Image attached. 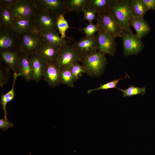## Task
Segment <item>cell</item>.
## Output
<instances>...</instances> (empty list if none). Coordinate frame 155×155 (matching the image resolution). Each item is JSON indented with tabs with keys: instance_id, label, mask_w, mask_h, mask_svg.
<instances>
[{
	"instance_id": "obj_1",
	"label": "cell",
	"mask_w": 155,
	"mask_h": 155,
	"mask_svg": "<svg viewBox=\"0 0 155 155\" xmlns=\"http://www.w3.org/2000/svg\"><path fill=\"white\" fill-rule=\"evenodd\" d=\"M130 0H112L110 11L124 31L132 32Z\"/></svg>"
},
{
	"instance_id": "obj_2",
	"label": "cell",
	"mask_w": 155,
	"mask_h": 155,
	"mask_svg": "<svg viewBox=\"0 0 155 155\" xmlns=\"http://www.w3.org/2000/svg\"><path fill=\"white\" fill-rule=\"evenodd\" d=\"M81 62L86 73L90 77H97L103 72L107 61L105 54L97 51L83 58Z\"/></svg>"
},
{
	"instance_id": "obj_3",
	"label": "cell",
	"mask_w": 155,
	"mask_h": 155,
	"mask_svg": "<svg viewBox=\"0 0 155 155\" xmlns=\"http://www.w3.org/2000/svg\"><path fill=\"white\" fill-rule=\"evenodd\" d=\"M99 28L114 38L121 37L123 30L110 11L97 13Z\"/></svg>"
},
{
	"instance_id": "obj_4",
	"label": "cell",
	"mask_w": 155,
	"mask_h": 155,
	"mask_svg": "<svg viewBox=\"0 0 155 155\" xmlns=\"http://www.w3.org/2000/svg\"><path fill=\"white\" fill-rule=\"evenodd\" d=\"M43 42L39 34L35 32H26L19 35V49L29 56L36 53Z\"/></svg>"
},
{
	"instance_id": "obj_5",
	"label": "cell",
	"mask_w": 155,
	"mask_h": 155,
	"mask_svg": "<svg viewBox=\"0 0 155 155\" xmlns=\"http://www.w3.org/2000/svg\"><path fill=\"white\" fill-rule=\"evenodd\" d=\"M57 16L49 12L37 11L33 18L34 32L38 34L49 31L57 32Z\"/></svg>"
},
{
	"instance_id": "obj_6",
	"label": "cell",
	"mask_w": 155,
	"mask_h": 155,
	"mask_svg": "<svg viewBox=\"0 0 155 155\" xmlns=\"http://www.w3.org/2000/svg\"><path fill=\"white\" fill-rule=\"evenodd\" d=\"M82 59L72 45L68 44L61 46L54 61L61 70L69 67L73 64L82 62Z\"/></svg>"
},
{
	"instance_id": "obj_7",
	"label": "cell",
	"mask_w": 155,
	"mask_h": 155,
	"mask_svg": "<svg viewBox=\"0 0 155 155\" xmlns=\"http://www.w3.org/2000/svg\"><path fill=\"white\" fill-rule=\"evenodd\" d=\"M14 17L33 18L37 12L36 0H17L10 8Z\"/></svg>"
},
{
	"instance_id": "obj_8",
	"label": "cell",
	"mask_w": 155,
	"mask_h": 155,
	"mask_svg": "<svg viewBox=\"0 0 155 155\" xmlns=\"http://www.w3.org/2000/svg\"><path fill=\"white\" fill-rule=\"evenodd\" d=\"M121 38L123 54L125 56L137 55L143 49L144 45L141 38L132 32L123 31Z\"/></svg>"
},
{
	"instance_id": "obj_9",
	"label": "cell",
	"mask_w": 155,
	"mask_h": 155,
	"mask_svg": "<svg viewBox=\"0 0 155 155\" xmlns=\"http://www.w3.org/2000/svg\"><path fill=\"white\" fill-rule=\"evenodd\" d=\"M72 46L82 59L98 50L97 35L85 36L75 42Z\"/></svg>"
},
{
	"instance_id": "obj_10",
	"label": "cell",
	"mask_w": 155,
	"mask_h": 155,
	"mask_svg": "<svg viewBox=\"0 0 155 155\" xmlns=\"http://www.w3.org/2000/svg\"><path fill=\"white\" fill-rule=\"evenodd\" d=\"M38 11L46 12L58 16L67 13L65 0H36Z\"/></svg>"
},
{
	"instance_id": "obj_11",
	"label": "cell",
	"mask_w": 155,
	"mask_h": 155,
	"mask_svg": "<svg viewBox=\"0 0 155 155\" xmlns=\"http://www.w3.org/2000/svg\"><path fill=\"white\" fill-rule=\"evenodd\" d=\"M19 35L12 28L0 27V50L19 49Z\"/></svg>"
},
{
	"instance_id": "obj_12",
	"label": "cell",
	"mask_w": 155,
	"mask_h": 155,
	"mask_svg": "<svg viewBox=\"0 0 155 155\" xmlns=\"http://www.w3.org/2000/svg\"><path fill=\"white\" fill-rule=\"evenodd\" d=\"M97 35L98 51L114 56L116 46L115 38L100 28Z\"/></svg>"
},
{
	"instance_id": "obj_13",
	"label": "cell",
	"mask_w": 155,
	"mask_h": 155,
	"mask_svg": "<svg viewBox=\"0 0 155 155\" xmlns=\"http://www.w3.org/2000/svg\"><path fill=\"white\" fill-rule=\"evenodd\" d=\"M22 52L19 49L1 50V60L11 70L18 73L19 62Z\"/></svg>"
},
{
	"instance_id": "obj_14",
	"label": "cell",
	"mask_w": 155,
	"mask_h": 155,
	"mask_svg": "<svg viewBox=\"0 0 155 155\" xmlns=\"http://www.w3.org/2000/svg\"><path fill=\"white\" fill-rule=\"evenodd\" d=\"M29 56L32 67V80L39 82L43 77L48 62L36 53Z\"/></svg>"
},
{
	"instance_id": "obj_15",
	"label": "cell",
	"mask_w": 155,
	"mask_h": 155,
	"mask_svg": "<svg viewBox=\"0 0 155 155\" xmlns=\"http://www.w3.org/2000/svg\"><path fill=\"white\" fill-rule=\"evenodd\" d=\"M61 69L54 61L48 62L43 76L44 80L52 87L61 83Z\"/></svg>"
},
{
	"instance_id": "obj_16",
	"label": "cell",
	"mask_w": 155,
	"mask_h": 155,
	"mask_svg": "<svg viewBox=\"0 0 155 155\" xmlns=\"http://www.w3.org/2000/svg\"><path fill=\"white\" fill-rule=\"evenodd\" d=\"M33 18L14 17L12 29L19 35L26 32H35Z\"/></svg>"
},
{
	"instance_id": "obj_17",
	"label": "cell",
	"mask_w": 155,
	"mask_h": 155,
	"mask_svg": "<svg viewBox=\"0 0 155 155\" xmlns=\"http://www.w3.org/2000/svg\"><path fill=\"white\" fill-rule=\"evenodd\" d=\"M61 47L43 42L36 53L47 62H53L55 60Z\"/></svg>"
},
{
	"instance_id": "obj_18",
	"label": "cell",
	"mask_w": 155,
	"mask_h": 155,
	"mask_svg": "<svg viewBox=\"0 0 155 155\" xmlns=\"http://www.w3.org/2000/svg\"><path fill=\"white\" fill-rule=\"evenodd\" d=\"M18 73L26 81L32 80V67L30 56L22 52Z\"/></svg>"
},
{
	"instance_id": "obj_19",
	"label": "cell",
	"mask_w": 155,
	"mask_h": 155,
	"mask_svg": "<svg viewBox=\"0 0 155 155\" xmlns=\"http://www.w3.org/2000/svg\"><path fill=\"white\" fill-rule=\"evenodd\" d=\"M42 41L56 46L61 47L70 42L62 38L58 32L49 31L38 34Z\"/></svg>"
},
{
	"instance_id": "obj_20",
	"label": "cell",
	"mask_w": 155,
	"mask_h": 155,
	"mask_svg": "<svg viewBox=\"0 0 155 155\" xmlns=\"http://www.w3.org/2000/svg\"><path fill=\"white\" fill-rule=\"evenodd\" d=\"M131 26L134 28L136 34L140 38L148 34L151 30L150 27L143 18L132 19Z\"/></svg>"
},
{
	"instance_id": "obj_21",
	"label": "cell",
	"mask_w": 155,
	"mask_h": 155,
	"mask_svg": "<svg viewBox=\"0 0 155 155\" xmlns=\"http://www.w3.org/2000/svg\"><path fill=\"white\" fill-rule=\"evenodd\" d=\"M13 81L11 89L5 94H2L1 96L0 102L4 112V119H7V113L6 109L7 104L12 100L14 98L15 93L14 87L17 78L20 76V74L16 72H14L13 74Z\"/></svg>"
},
{
	"instance_id": "obj_22",
	"label": "cell",
	"mask_w": 155,
	"mask_h": 155,
	"mask_svg": "<svg viewBox=\"0 0 155 155\" xmlns=\"http://www.w3.org/2000/svg\"><path fill=\"white\" fill-rule=\"evenodd\" d=\"M88 0H65V7L67 13L70 11L82 12L88 8Z\"/></svg>"
},
{
	"instance_id": "obj_23",
	"label": "cell",
	"mask_w": 155,
	"mask_h": 155,
	"mask_svg": "<svg viewBox=\"0 0 155 155\" xmlns=\"http://www.w3.org/2000/svg\"><path fill=\"white\" fill-rule=\"evenodd\" d=\"M14 19L10 9L0 7V27L12 28Z\"/></svg>"
},
{
	"instance_id": "obj_24",
	"label": "cell",
	"mask_w": 155,
	"mask_h": 155,
	"mask_svg": "<svg viewBox=\"0 0 155 155\" xmlns=\"http://www.w3.org/2000/svg\"><path fill=\"white\" fill-rule=\"evenodd\" d=\"M112 0H88V8L94 9L96 13L110 11Z\"/></svg>"
},
{
	"instance_id": "obj_25",
	"label": "cell",
	"mask_w": 155,
	"mask_h": 155,
	"mask_svg": "<svg viewBox=\"0 0 155 155\" xmlns=\"http://www.w3.org/2000/svg\"><path fill=\"white\" fill-rule=\"evenodd\" d=\"M130 7L132 19L143 18L147 11L141 0H130Z\"/></svg>"
},
{
	"instance_id": "obj_26",
	"label": "cell",
	"mask_w": 155,
	"mask_h": 155,
	"mask_svg": "<svg viewBox=\"0 0 155 155\" xmlns=\"http://www.w3.org/2000/svg\"><path fill=\"white\" fill-rule=\"evenodd\" d=\"M60 78L61 83L70 87L74 86L75 80L69 67L61 70Z\"/></svg>"
},
{
	"instance_id": "obj_27",
	"label": "cell",
	"mask_w": 155,
	"mask_h": 155,
	"mask_svg": "<svg viewBox=\"0 0 155 155\" xmlns=\"http://www.w3.org/2000/svg\"><path fill=\"white\" fill-rule=\"evenodd\" d=\"M64 14H61L57 16L56 26L61 38L65 39L66 37V32L70 27L65 18Z\"/></svg>"
},
{
	"instance_id": "obj_28",
	"label": "cell",
	"mask_w": 155,
	"mask_h": 155,
	"mask_svg": "<svg viewBox=\"0 0 155 155\" xmlns=\"http://www.w3.org/2000/svg\"><path fill=\"white\" fill-rule=\"evenodd\" d=\"M123 93V97L131 96L138 94L144 95L146 92L145 87H138L132 85L125 90H122L117 88Z\"/></svg>"
},
{
	"instance_id": "obj_29",
	"label": "cell",
	"mask_w": 155,
	"mask_h": 155,
	"mask_svg": "<svg viewBox=\"0 0 155 155\" xmlns=\"http://www.w3.org/2000/svg\"><path fill=\"white\" fill-rule=\"evenodd\" d=\"M126 76L124 78H119L118 79L114 80L111 82L103 84H100L98 87L95 88L90 89L87 91L88 94H90L96 91L102 90H107L114 88H116V86L119 82V81L122 80L124 79L127 76Z\"/></svg>"
},
{
	"instance_id": "obj_30",
	"label": "cell",
	"mask_w": 155,
	"mask_h": 155,
	"mask_svg": "<svg viewBox=\"0 0 155 155\" xmlns=\"http://www.w3.org/2000/svg\"><path fill=\"white\" fill-rule=\"evenodd\" d=\"M69 68L75 81L78 80L84 73H86L84 66L78 63L72 64Z\"/></svg>"
},
{
	"instance_id": "obj_31",
	"label": "cell",
	"mask_w": 155,
	"mask_h": 155,
	"mask_svg": "<svg viewBox=\"0 0 155 155\" xmlns=\"http://www.w3.org/2000/svg\"><path fill=\"white\" fill-rule=\"evenodd\" d=\"M11 71L6 65L0 66V86L1 88L8 82L10 77Z\"/></svg>"
},
{
	"instance_id": "obj_32",
	"label": "cell",
	"mask_w": 155,
	"mask_h": 155,
	"mask_svg": "<svg viewBox=\"0 0 155 155\" xmlns=\"http://www.w3.org/2000/svg\"><path fill=\"white\" fill-rule=\"evenodd\" d=\"M99 29V27L98 23L95 24L92 22H90L86 27L81 28V30L83 31L86 36L91 37L95 35V33L98 32Z\"/></svg>"
},
{
	"instance_id": "obj_33",
	"label": "cell",
	"mask_w": 155,
	"mask_h": 155,
	"mask_svg": "<svg viewBox=\"0 0 155 155\" xmlns=\"http://www.w3.org/2000/svg\"><path fill=\"white\" fill-rule=\"evenodd\" d=\"M84 17L85 20L90 22H92L95 19H96V12L93 9L87 8L83 11Z\"/></svg>"
},
{
	"instance_id": "obj_34",
	"label": "cell",
	"mask_w": 155,
	"mask_h": 155,
	"mask_svg": "<svg viewBox=\"0 0 155 155\" xmlns=\"http://www.w3.org/2000/svg\"><path fill=\"white\" fill-rule=\"evenodd\" d=\"M13 126V124L11 122L5 119H0V128L3 131L7 130L9 128Z\"/></svg>"
},
{
	"instance_id": "obj_35",
	"label": "cell",
	"mask_w": 155,
	"mask_h": 155,
	"mask_svg": "<svg viewBox=\"0 0 155 155\" xmlns=\"http://www.w3.org/2000/svg\"><path fill=\"white\" fill-rule=\"evenodd\" d=\"M17 0H0V7L10 9Z\"/></svg>"
},
{
	"instance_id": "obj_36",
	"label": "cell",
	"mask_w": 155,
	"mask_h": 155,
	"mask_svg": "<svg viewBox=\"0 0 155 155\" xmlns=\"http://www.w3.org/2000/svg\"><path fill=\"white\" fill-rule=\"evenodd\" d=\"M147 11L154 9L155 6V0H141Z\"/></svg>"
},
{
	"instance_id": "obj_37",
	"label": "cell",
	"mask_w": 155,
	"mask_h": 155,
	"mask_svg": "<svg viewBox=\"0 0 155 155\" xmlns=\"http://www.w3.org/2000/svg\"><path fill=\"white\" fill-rule=\"evenodd\" d=\"M154 10L155 11V8H154Z\"/></svg>"
}]
</instances>
